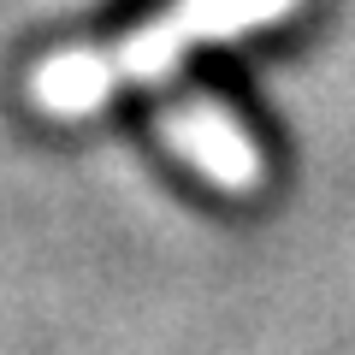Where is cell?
I'll return each instance as SVG.
<instances>
[{"label":"cell","instance_id":"2","mask_svg":"<svg viewBox=\"0 0 355 355\" xmlns=\"http://www.w3.org/2000/svg\"><path fill=\"white\" fill-rule=\"evenodd\" d=\"M166 137L190 154L207 178H219L231 190L254 184V148H249V137L231 125V113H219V107H184V113L166 119Z\"/></svg>","mask_w":355,"mask_h":355},{"label":"cell","instance_id":"1","mask_svg":"<svg viewBox=\"0 0 355 355\" xmlns=\"http://www.w3.org/2000/svg\"><path fill=\"white\" fill-rule=\"evenodd\" d=\"M291 0H178L172 12H160L154 24H142L137 36L107 42V48H71L36 65L30 77V101L53 119L95 113L107 95H119L125 83H148V77L172 71L178 53L196 42L231 36V30L266 24L272 12H284Z\"/></svg>","mask_w":355,"mask_h":355}]
</instances>
